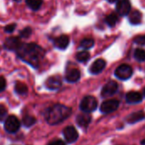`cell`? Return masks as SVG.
I'll use <instances>...</instances> for the list:
<instances>
[{
    "instance_id": "18",
    "label": "cell",
    "mask_w": 145,
    "mask_h": 145,
    "mask_svg": "<svg viewBox=\"0 0 145 145\" xmlns=\"http://www.w3.org/2000/svg\"><path fill=\"white\" fill-rule=\"evenodd\" d=\"M143 19V15L139 10H133L129 14V22L132 25H139L142 22Z\"/></svg>"
},
{
    "instance_id": "20",
    "label": "cell",
    "mask_w": 145,
    "mask_h": 145,
    "mask_svg": "<svg viewBox=\"0 0 145 145\" xmlns=\"http://www.w3.org/2000/svg\"><path fill=\"white\" fill-rule=\"evenodd\" d=\"M117 21H118V15L116 13H110L105 17V22L110 27L115 26Z\"/></svg>"
},
{
    "instance_id": "17",
    "label": "cell",
    "mask_w": 145,
    "mask_h": 145,
    "mask_svg": "<svg viewBox=\"0 0 145 145\" xmlns=\"http://www.w3.org/2000/svg\"><path fill=\"white\" fill-rule=\"evenodd\" d=\"M91 116L88 114L83 113L81 115H78L76 117V123L79 126L82 127V128H87L90 122H91Z\"/></svg>"
},
{
    "instance_id": "31",
    "label": "cell",
    "mask_w": 145,
    "mask_h": 145,
    "mask_svg": "<svg viewBox=\"0 0 145 145\" xmlns=\"http://www.w3.org/2000/svg\"><path fill=\"white\" fill-rule=\"evenodd\" d=\"M48 145H65V144L62 140H55L51 142Z\"/></svg>"
},
{
    "instance_id": "23",
    "label": "cell",
    "mask_w": 145,
    "mask_h": 145,
    "mask_svg": "<svg viewBox=\"0 0 145 145\" xmlns=\"http://www.w3.org/2000/svg\"><path fill=\"white\" fill-rule=\"evenodd\" d=\"M76 58L78 62H86L89 60L90 58V54L89 52H88L87 50H83V51H80L76 54Z\"/></svg>"
},
{
    "instance_id": "19",
    "label": "cell",
    "mask_w": 145,
    "mask_h": 145,
    "mask_svg": "<svg viewBox=\"0 0 145 145\" xmlns=\"http://www.w3.org/2000/svg\"><path fill=\"white\" fill-rule=\"evenodd\" d=\"M25 3L31 10L37 11L42 7V0H25Z\"/></svg>"
},
{
    "instance_id": "12",
    "label": "cell",
    "mask_w": 145,
    "mask_h": 145,
    "mask_svg": "<svg viewBox=\"0 0 145 145\" xmlns=\"http://www.w3.org/2000/svg\"><path fill=\"white\" fill-rule=\"evenodd\" d=\"M143 95L138 91H129L126 95V101L129 104L140 103L143 101Z\"/></svg>"
},
{
    "instance_id": "29",
    "label": "cell",
    "mask_w": 145,
    "mask_h": 145,
    "mask_svg": "<svg viewBox=\"0 0 145 145\" xmlns=\"http://www.w3.org/2000/svg\"><path fill=\"white\" fill-rule=\"evenodd\" d=\"M7 115V109L3 105H0V121H3Z\"/></svg>"
},
{
    "instance_id": "14",
    "label": "cell",
    "mask_w": 145,
    "mask_h": 145,
    "mask_svg": "<svg viewBox=\"0 0 145 145\" xmlns=\"http://www.w3.org/2000/svg\"><path fill=\"white\" fill-rule=\"evenodd\" d=\"M145 119V114L144 111L140 110V111H137V112H133L132 114H130L129 115L127 116L126 118V121L129 124H135L137 122L142 121Z\"/></svg>"
},
{
    "instance_id": "35",
    "label": "cell",
    "mask_w": 145,
    "mask_h": 145,
    "mask_svg": "<svg viewBox=\"0 0 145 145\" xmlns=\"http://www.w3.org/2000/svg\"><path fill=\"white\" fill-rule=\"evenodd\" d=\"M143 97H145V87H144V96Z\"/></svg>"
},
{
    "instance_id": "32",
    "label": "cell",
    "mask_w": 145,
    "mask_h": 145,
    "mask_svg": "<svg viewBox=\"0 0 145 145\" xmlns=\"http://www.w3.org/2000/svg\"><path fill=\"white\" fill-rule=\"evenodd\" d=\"M109 3H117L118 1H120V0H107Z\"/></svg>"
},
{
    "instance_id": "7",
    "label": "cell",
    "mask_w": 145,
    "mask_h": 145,
    "mask_svg": "<svg viewBox=\"0 0 145 145\" xmlns=\"http://www.w3.org/2000/svg\"><path fill=\"white\" fill-rule=\"evenodd\" d=\"M132 4L130 0H120L116 4V13L120 16H127L131 13Z\"/></svg>"
},
{
    "instance_id": "24",
    "label": "cell",
    "mask_w": 145,
    "mask_h": 145,
    "mask_svg": "<svg viewBox=\"0 0 145 145\" xmlns=\"http://www.w3.org/2000/svg\"><path fill=\"white\" fill-rule=\"evenodd\" d=\"M133 56L135 58L136 61L139 62H143L145 61V50L143 49H136L134 50V54Z\"/></svg>"
},
{
    "instance_id": "34",
    "label": "cell",
    "mask_w": 145,
    "mask_h": 145,
    "mask_svg": "<svg viewBox=\"0 0 145 145\" xmlns=\"http://www.w3.org/2000/svg\"><path fill=\"white\" fill-rule=\"evenodd\" d=\"M13 1H14V2H16V3H20L21 0H13Z\"/></svg>"
},
{
    "instance_id": "30",
    "label": "cell",
    "mask_w": 145,
    "mask_h": 145,
    "mask_svg": "<svg viewBox=\"0 0 145 145\" xmlns=\"http://www.w3.org/2000/svg\"><path fill=\"white\" fill-rule=\"evenodd\" d=\"M6 87V81L4 79V78L0 77V92L3 91Z\"/></svg>"
},
{
    "instance_id": "1",
    "label": "cell",
    "mask_w": 145,
    "mask_h": 145,
    "mask_svg": "<svg viewBox=\"0 0 145 145\" xmlns=\"http://www.w3.org/2000/svg\"><path fill=\"white\" fill-rule=\"evenodd\" d=\"M19 57L31 66L37 68L40 61L45 55L44 50L37 44H22L20 48L16 51Z\"/></svg>"
},
{
    "instance_id": "5",
    "label": "cell",
    "mask_w": 145,
    "mask_h": 145,
    "mask_svg": "<svg viewBox=\"0 0 145 145\" xmlns=\"http://www.w3.org/2000/svg\"><path fill=\"white\" fill-rule=\"evenodd\" d=\"M20 127V122L18 118L14 115L8 116L4 122V129L8 133L16 132Z\"/></svg>"
},
{
    "instance_id": "21",
    "label": "cell",
    "mask_w": 145,
    "mask_h": 145,
    "mask_svg": "<svg viewBox=\"0 0 145 145\" xmlns=\"http://www.w3.org/2000/svg\"><path fill=\"white\" fill-rule=\"evenodd\" d=\"M94 46V40L91 38H83L80 43V47L84 50H89Z\"/></svg>"
},
{
    "instance_id": "3",
    "label": "cell",
    "mask_w": 145,
    "mask_h": 145,
    "mask_svg": "<svg viewBox=\"0 0 145 145\" xmlns=\"http://www.w3.org/2000/svg\"><path fill=\"white\" fill-rule=\"evenodd\" d=\"M98 108V101L93 96H87L83 97L80 103V109L86 114L92 113Z\"/></svg>"
},
{
    "instance_id": "6",
    "label": "cell",
    "mask_w": 145,
    "mask_h": 145,
    "mask_svg": "<svg viewBox=\"0 0 145 145\" xmlns=\"http://www.w3.org/2000/svg\"><path fill=\"white\" fill-rule=\"evenodd\" d=\"M120 106V102L116 99H110L102 103L100 106V111L103 114L108 115L115 112Z\"/></svg>"
},
{
    "instance_id": "16",
    "label": "cell",
    "mask_w": 145,
    "mask_h": 145,
    "mask_svg": "<svg viewBox=\"0 0 145 145\" xmlns=\"http://www.w3.org/2000/svg\"><path fill=\"white\" fill-rule=\"evenodd\" d=\"M80 78H81V73L76 68H72L69 70L65 74V79L70 83H76L80 79Z\"/></svg>"
},
{
    "instance_id": "27",
    "label": "cell",
    "mask_w": 145,
    "mask_h": 145,
    "mask_svg": "<svg viewBox=\"0 0 145 145\" xmlns=\"http://www.w3.org/2000/svg\"><path fill=\"white\" fill-rule=\"evenodd\" d=\"M133 42L137 44H139V45H145V35L137 36L133 39Z\"/></svg>"
},
{
    "instance_id": "10",
    "label": "cell",
    "mask_w": 145,
    "mask_h": 145,
    "mask_svg": "<svg viewBox=\"0 0 145 145\" xmlns=\"http://www.w3.org/2000/svg\"><path fill=\"white\" fill-rule=\"evenodd\" d=\"M22 45V43L20 39V38L18 37H10L8 38L4 44H3V47L8 50H15L17 51L20 46Z\"/></svg>"
},
{
    "instance_id": "2",
    "label": "cell",
    "mask_w": 145,
    "mask_h": 145,
    "mask_svg": "<svg viewBox=\"0 0 145 145\" xmlns=\"http://www.w3.org/2000/svg\"><path fill=\"white\" fill-rule=\"evenodd\" d=\"M72 111L71 108L61 104H55L46 110L44 118L48 124L58 125L68 119Z\"/></svg>"
},
{
    "instance_id": "36",
    "label": "cell",
    "mask_w": 145,
    "mask_h": 145,
    "mask_svg": "<svg viewBox=\"0 0 145 145\" xmlns=\"http://www.w3.org/2000/svg\"><path fill=\"white\" fill-rule=\"evenodd\" d=\"M0 51H1V48H0Z\"/></svg>"
},
{
    "instance_id": "11",
    "label": "cell",
    "mask_w": 145,
    "mask_h": 145,
    "mask_svg": "<svg viewBox=\"0 0 145 145\" xmlns=\"http://www.w3.org/2000/svg\"><path fill=\"white\" fill-rule=\"evenodd\" d=\"M105 67H106V62L104 59H101V58L97 59L91 65L89 71L92 74L96 75V74L102 73L104 71V69L105 68Z\"/></svg>"
},
{
    "instance_id": "8",
    "label": "cell",
    "mask_w": 145,
    "mask_h": 145,
    "mask_svg": "<svg viewBox=\"0 0 145 145\" xmlns=\"http://www.w3.org/2000/svg\"><path fill=\"white\" fill-rule=\"evenodd\" d=\"M117 91H118L117 83L115 81H109L103 86L101 91V96L104 98L110 97L114 96L117 92Z\"/></svg>"
},
{
    "instance_id": "22",
    "label": "cell",
    "mask_w": 145,
    "mask_h": 145,
    "mask_svg": "<svg viewBox=\"0 0 145 145\" xmlns=\"http://www.w3.org/2000/svg\"><path fill=\"white\" fill-rule=\"evenodd\" d=\"M14 90H15L16 93H18L20 95H25L28 91L27 86L23 82H16Z\"/></svg>"
},
{
    "instance_id": "13",
    "label": "cell",
    "mask_w": 145,
    "mask_h": 145,
    "mask_svg": "<svg viewBox=\"0 0 145 145\" xmlns=\"http://www.w3.org/2000/svg\"><path fill=\"white\" fill-rule=\"evenodd\" d=\"M62 85V81L59 77L58 76H52L49 77L46 82L45 86L49 90H58Z\"/></svg>"
},
{
    "instance_id": "26",
    "label": "cell",
    "mask_w": 145,
    "mask_h": 145,
    "mask_svg": "<svg viewBox=\"0 0 145 145\" xmlns=\"http://www.w3.org/2000/svg\"><path fill=\"white\" fill-rule=\"evenodd\" d=\"M32 33V29L30 26L25 27L24 29H22L20 32V37L23 38H29Z\"/></svg>"
},
{
    "instance_id": "15",
    "label": "cell",
    "mask_w": 145,
    "mask_h": 145,
    "mask_svg": "<svg viewBox=\"0 0 145 145\" xmlns=\"http://www.w3.org/2000/svg\"><path fill=\"white\" fill-rule=\"evenodd\" d=\"M70 43V38L67 35H61L56 38L54 41V44L59 50H65Z\"/></svg>"
},
{
    "instance_id": "33",
    "label": "cell",
    "mask_w": 145,
    "mask_h": 145,
    "mask_svg": "<svg viewBox=\"0 0 145 145\" xmlns=\"http://www.w3.org/2000/svg\"><path fill=\"white\" fill-rule=\"evenodd\" d=\"M141 144L145 145V138L144 139V140H142V141H141Z\"/></svg>"
},
{
    "instance_id": "28",
    "label": "cell",
    "mask_w": 145,
    "mask_h": 145,
    "mask_svg": "<svg viewBox=\"0 0 145 145\" xmlns=\"http://www.w3.org/2000/svg\"><path fill=\"white\" fill-rule=\"evenodd\" d=\"M16 28V24L15 23H12V24H9L8 26H6L4 27V32H8V33H11L14 31V29Z\"/></svg>"
},
{
    "instance_id": "4",
    "label": "cell",
    "mask_w": 145,
    "mask_h": 145,
    "mask_svg": "<svg viewBox=\"0 0 145 145\" xmlns=\"http://www.w3.org/2000/svg\"><path fill=\"white\" fill-rule=\"evenodd\" d=\"M133 73V69L131 66L127 64L120 65L115 71V75L117 79L121 80H127L129 79Z\"/></svg>"
},
{
    "instance_id": "25",
    "label": "cell",
    "mask_w": 145,
    "mask_h": 145,
    "mask_svg": "<svg viewBox=\"0 0 145 145\" xmlns=\"http://www.w3.org/2000/svg\"><path fill=\"white\" fill-rule=\"evenodd\" d=\"M36 122V119L33 117V116H30V115H27V116H25L23 118V124L26 127H30L32 125H34Z\"/></svg>"
},
{
    "instance_id": "9",
    "label": "cell",
    "mask_w": 145,
    "mask_h": 145,
    "mask_svg": "<svg viewBox=\"0 0 145 145\" xmlns=\"http://www.w3.org/2000/svg\"><path fill=\"white\" fill-rule=\"evenodd\" d=\"M63 135L68 144H73L78 139V132L74 126H67L63 131Z\"/></svg>"
}]
</instances>
